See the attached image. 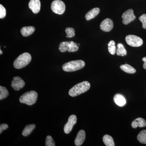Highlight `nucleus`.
<instances>
[{
  "label": "nucleus",
  "instance_id": "nucleus-1",
  "mask_svg": "<svg viewBox=\"0 0 146 146\" xmlns=\"http://www.w3.org/2000/svg\"><path fill=\"white\" fill-rule=\"evenodd\" d=\"M90 88V84L89 82L84 81L76 84L69 91V94L71 97H76L85 93Z\"/></svg>",
  "mask_w": 146,
  "mask_h": 146
},
{
  "label": "nucleus",
  "instance_id": "nucleus-2",
  "mask_svg": "<svg viewBox=\"0 0 146 146\" xmlns=\"http://www.w3.org/2000/svg\"><path fill=\"white\" fill-rule=\"evenodd\" d=\"M31 55L28 52H25L20 55L14 61L13 66L17 69H20L26 67L31 60Z\"/></svg>",
  "mask_w": 146,
  "mask_h": 146
},
{
  "label": "nucleus",
  "instance_id": "nucleus-3",
  "mask_svg": "<svg viewBox=\"0 0 146 146\" xmlns=\"http://www.w3.org/2000/svg\"><path fill=\"white\" fill-rule=\"evenodd\" d=\"M38 98V94L36 91H28L23 94L20 97L19 101L21 103L31 106L36 102Z\"/></svg>",
  "mask_w": 146,
  "mask_h": 146
},
{
  "label": "nucleus",
  "instance_id": "nucleus-4",
  "mask_svg": "<svg viewBox=\"0 0 146 146\" xmlns=\"http://www.w3.org/2000/svg\"><path fill=\"white\" fill-rule=\"evenodd\" d=\"M85 62L81 60H73L65 63L63 65V71L72 72L82 69L85 66Z\"/></svg>",
  "mask_w": 146,
  "mask_h": 146
},
{
  "label": "nucleus",
  "instance_id": "nucleus-5",
  "mask_svg": "<svg viewBox=\"0 0 146 146\" xmlns=\"http://www.w3.org/2000/svg\"><path fill=\"white\" fill-rule=\"evenodd\" d=\"M51 9L54 13L61 15L65 12V4L61 0H55L52 3Z\"/></svg>",
  "mask_w": 146,
  "mask_h": 146
},
{
  "label": "nucleus",
  "instance_id": "nucleus-6",
  "mask_svg": "<svg viewBox=\"0 0 146 146\" xmlns=\"http://www.w3.org/2000/svg\"><path fill=\"white\" fill-rule=\"evenodd\" d=\"M125 41L127 44L134 47L141 46L143 43V39L141 37L132 35H129L126 36Z\"/></svg>",
  "mask_w": 146,
  "mask_h": 146
},
{
  "label": "nucleus",
  "instance_id": "nucleus-7",
  "mask_svg": "<svg viewBox=\"0 0 146 146\" xmlns=\"http://www.w3.org/2000/svg\"><path fill=\"white\" fill-rule=\"evenodd\" d=\"M123 23L124 25H127L136 19V17L132 9H129L124 12L122 16Z\"/></svg>",
  "mask_w": 146,
  "mask_h": 146
},
{
  "label": "nucleus",
  "instance_id": "nucleus-8",
  "mask_svg": "<svg viewBox=\"0 0 146 146\" xmlns=\"http://www.w3.org/2000/svg\"><path fill=\"white\" fill-rule=\"evenodd\" d=\"M77 120V119L75 115H72L69 117L68 122L64 127V131L65 133L68 134L71 132L73 126L76 123Z\"/></svg>",
  "mask_w": 146,
  "mask_h": 146
},
{
  "label": "nucleus",
  "instance_id": "nucleus-9",
  "mask_svg": "<svg viewBox=\"0 0 146 146\" xmlns=\"http://www.w3.org/2000/svg\"><path fill=\"white\" fill-rule=\"evenodd\" d=\"M25 81L19 76L13 77L11 82V86L15 91H19L25 86Z\"/></svg>",
  "mask_w": 146,
  "mask_h": 146
},
{
  "label": "nucleus",
  "instance_id": "nucleus-10",
  "mask_svg": "<svg viewBox=\"0 0 146 146\" xmlns=\"http://www.w3.org/2000/svg\"><path fill=\"white\" fill-rule=\"evenodd\" d=\"M101 29L104 32H109L112 30L113 28V22L112 20L107 18L103 21L100 25Z\"/></svg>",
  "mask_w": 146,
  "mask_h": 146
},
{
  "label": "nucleus",
  "instance_id": "nucleus-11",
  "mask_svg": "<svg viewBox=\"0 0 146 146\" xmlns=\"http://www.w3.org/2000/svg\"><path fill=\"white\" fill-rule=\"evenodd\" d=\"M29 7L33 13H39L41 9V3L39 0H30L29 3Z\"/></svg>",
  "mask_w": 146,
  "mask_h": 146
},
{
  "label": "nucleus",
  "instance_id": "nucleus-12",
  "mask_svg": "<svg viewBox=\"0 0 146 146\" xmlns=\"http://www.w3.org/2000/svg\"><path fill=\"white\" fill-rule=\"evenodd\" d=\"M86 138V133L83 130H80L78 131L77 135L74 143L76 146H79L81 145L85 140Z\"/></svg>",
  "mask_w": 146,
  "mask_h": 146
},
{
  "label": "nucleus",
  "instance_id": "nucleus-13",
  "mask_svg": "<svg viewBox=\"0 0 146 146\" xmlns=\"http://www.w3.org/2000/svg\"><path fill=\"white\" fill-rule=\"evenodd\" d=\"M114 101L118 106L122 107L126 104V100L125 97L120 94H117L114 97Z\"/></svg>",
  "mask_w": 146,
  "mask_h": 146
},
{
  "label": "nucleus",
  "instance_id": "nucleus-14",
  "mask_svg": "<svg viewBox=\"0 0 146 146\" xmlns=\"http://www.w3.org/2000/svg\"><path fill=\"white\" fill-rule=\"evenodd\" d=\"M131 125L133 128H136L138 127H145L146 126V121L143 118H138L132 122Z\"/></svg>",
  "mask_w": 146,
  "mask_h": 146
},
{
  "label": "nucleus",
  "instance_id": "nucleus-15",
  "mask_svg": "<svg viewBox=\"0 0 146 146\" xmlns=\"http://www.w3.org/2000/svg\"><path fill=\"white\" fill-rule=\"evenodd\" d=\"M100 12V8L98 7L92 9L86 13L85 15V19L87 21L91 20V19L96 17L99 13Z\"/></svg>",
  "mask_w": 146,
  "mask_h": 146
},
{
  "label": "nucleus",
  "instance_id": "nucleus-16",
  "mask_svg": "<svg viewBox=\"0 0 146 146\" xmlns=\"http://www.w3.org/2000/svg\"><path fill=\"white\" fill-rule=\"evenodd\" d=\"M35 31L34 27H24L21 29V32L24 36H28L32 34Z\"/></svg>",
  "mask_w": 146,
  "mask_h": 146
},
{
  "label": "nucleus",
  "instance_id": "nucleus-17",
  "mask_svg": "<svg viewBox=\"0 0 146 146\" xmlns=\"http://www.w3.org/2000/svg\"><path fill=\"white\" fill-rule=\"evenodd\" d=\"M120 68L122 70L128 74H134L136 72V69L128 64H125L124 65H121Z\"/></svg>",
  "mask_w": 146,
  "mask_h": 146
},
{
  "label": "nucleus",
  "instance_id": "nucleus-18",
  "mask_svg": "<svg viewBox=\"0 0 146 146\" xmlns=\"http://www.w3.org/2000/svg\"><path fill=\"white\" fill-rule=\"evenodd\" d=\"M116 54L117 55L124 56L127 55V51L123 45L121 43H119L117 46Z\"/></svg>",
  "mask_w": 146,
  "mask_h": 146
},
{
  "label": "nucleus",
  "instance_id": "nucleus-19",
  "mask_svg": "<svg viewBox=\"0 0 146 146\" xmlns=\"http://www.w3.org/2000/svg\"><path fill=\"white\" fill-rule=\"evenodd\" d=\"M35 127V125L34 124L26 126L22 132V135L24 136H29L32 132L34 130Z\"/></svg>",
  "mask_w": 146,
  "mask_h": 146
},
{
  "label": "nucleus",
  "instance_id": "nucleus-20",
  "mask_svg": "<svg viewBox=\"0 0 146 146\" xmlns=\"http://www.w3.org/2000/svg\"><path fill=\"white\" fill-rule=\"evenodd\" d=\"M103 141L106 146H114L115 145L113 138L109 135H104L103 138Z\"/></svg>",
  "mask_w": 146,
  "mask_h": 146
},
{
  "label": "nucleus",
  "instance_id": "nucleus-21",
  "mask_svg": "<svg viewBox=\"0 0 146 146\" xmlns=\"http://www.w3.org/2000/svg\"><path fill=\"white\" fill-rule=\"evenodd\" d=\"M137 139L142 144H146V130L141 131L137 136Z\"/></svg>",
  "mask_w": 146,
  "mask_h": 146
},
{
  "label": "nucleus",
  "instance_id": "nucleus-22",
  "mask_svg": "<svg viewBox=\"0 0 146 146\" xmlns=\"http://www.w3.org/2000/svg\"><path fill=\"white\" fill-rule=\"evenodd\" d=\"M70 47V43L68 42H63L60 43L59 50L60 52H64L68 51Z\"/></svg>",
  "mask_w": 146,
  "mask_h": 146
},
{
  "label": "nucleus",
  "instance_id": "nucleus-23",
  "mask_svg": "<svg viewBox=\"0 0 146 146\" xmlns=\"http://www.w3.org/2000/svg\"><path fill=\"white\" fill-rule=\"evenodd\" d=\"M108 50L110 53L112 55H114L116 52L115 43L113 40H111L108 44Z\"/></svg>",
  "mask_w": 146,
  "mask_h": 146
},
{
  "label": "nucleus",
  "instance_id": "nucleus-24",
  "mask_svg": "<svg viewBox=\"0 0 146 146\" xmlns=\"http://www.w3.org/2000/svg\"><path fill=\"white\" fill-rule=\"evenodd\" d=\"M9 96V92L5 87L0 86V100H2L7 98Z\"/></svg>",
  "mask_w": 146,
  "mask_h": 146
},
{
  "label": "nucleus",
  "instance_id": "nucleus-25",
  "mask_svg": "<svg viewBox=\"0 0 146 146\" xmlns=\"http://www.w3.org/2000/svg\"><path fill=\"white\" fill-rule=\"evenodd\" d=\"M70 43V47L68 50L69 52H75L78 50L79 47L77 46V44L73 41L69 42Z\"/></svg>",
  "mask_w": 146,
  "mask_h": 146
},
{
  "label": "nucleus",
  "instance_id": "nucleus-26",
  "mask_svg": "<svg viewBox=\"0 0 146 146\" xmlns=\"http://www.w3.org/2000/svg\"><path fill=\"white\" fill-rule=\"evenodd\" d=\"M65 33L67 34L66 37L68 38H71L75 35L74 29L73 28L68 27L65 30Z\"/></svg>",
  "mask_w": 146,
  "mask_h": 146
},
{
  "label": "nucleus",
  "instance_id": "nucleus-27",
  "mask_svg": "<svg viewBox=\"0 0 146 146\" xmlns=\"http://www.w3.org/2000/svg\"><path fill=\"white\" fill-rule=\"evenodd\" d=\"M45 145L46 146H55L56 145L54 141L51 136H48L46 138Z\"/></svg>",
  "mask_w": 146,
  "mask_h": 146
},
{
  "label": "nucleus",
  "instance_id": "nucleus-28",
  "mask_svg": "<svg viewBox=\"0 0 146 146\" xmlns=\"http://www.w3.org/2000/svg\"><path fill=\"white\" fill-rule=\"evenodd\" d=\"M139 20L143 24V28L146 29V14H143L141 15L139 17Z\"/></svg>",
  "mask_w": 146,
  "mask_h": 146
},
{
  "label": "nucleus",
  "instance_id": "nucleus-29",
  "mask_svg": "<svg viewBox=\"0 0 146 146\" xmlns=\"http://www.w3.org/2000/svg\"><path fill=\"white\" fill-rule=\"evenodd\" d=\"M6 12L5 8L1 4L0 5V18L2 19L5 17Z\"/></svg>",
  "mask_w": 146,
  "mask_h": 146
},
{
  "label": "nucleus",
  "instance_id": "nucleus-30",
  "mask_svg": "<svg viewBox=\"0 0 146 146\" xmlns=\"http://www.w3.org/2000/svg\"><path fill=\"white\" fill-rule=\"evenodd\" d=\"M8 127V125L7 124H1V125H0V133L1 134L2 133L3 131L7 129Z\"/></svg>",
  "mask_w": 146,
  "mask_h": 146
},
{
  "label": "nucleus",
  "instance_id": "nucleus-31",
  "mask_svg": "<svg viewBox=\"0 0 146 146\" xmlns=\"http://www.w3.org/2000/svg\"><path fill=\"white\" fill-rule=\"evenodd\" d=\"M142 60H143V61L144 62L143 66V67L144 69H145V70H146V57H144L143 58Z\"/></svg>",
  "mask_w": 146,
  "mask_h": 146
},
{
  "label": "nucleus",
  "instance_id": "nucleus-32",
  "mask_svg": "<svg viewBox=\"0 0 146 146\" xmlns=\"http://www.w3.org/2000/svg\"><path fill=\"white\" fill-rule=\"evenodd\" d=\"M0 51H1V54H3V52L1 50H0Z\"/></svg>",
  "mask_w": 146,
  "mask_h": 146
},
{
  "label": "nucleus",
  "instance_id": "nucleus-33",
  "mask_svg": "<svg viewBox=\"0 0 146 146\" xmlns=\"http://www.w3.org/2000/svg\"><path fill=\"white\" fill-rule=\"evenodd\" d=\"M77 46L79 47L80 46V44H77Z\"/></svg>",
  "mask_w": 146,
  "mask_h": 146
}]
</instances>
